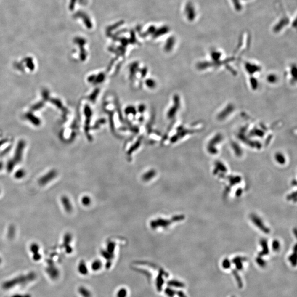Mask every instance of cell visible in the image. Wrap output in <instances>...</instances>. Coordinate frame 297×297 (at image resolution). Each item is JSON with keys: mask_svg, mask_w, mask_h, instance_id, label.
Returning a JSON list of instances; mask_svg holds the SVG:
<instances>
[{"mask_svg": "<svg viewBox=\"0 0 297 297\" xmlns=\"http://www.w3.org/2000/svg\"><path fill=\"white\" fill-rule=\"evenodd\" d=\"M8 233V237H9V238H12L15 235V228L13 226H11L9 227Z\"/></svg>", "mask_w": 297, "mask_h": 297, "instance_id": "12", "label": "cell"}, {"mask_svg": "<svg viewBox=\"0 0 297 297\" xmlns=\"http://www.w3.org/2000/svg\"><path fill=\"white\" fill-rule=\"evenodd\" d=\"M36 277V275L34 272H30L26 275H21L8 281L5 282L2 285V287L4 289H10L16 285L25 284L29 282L35 280Z\"/></svg>", "mask_w": 297, "mask_h": 297, "instance_id": "1", "label": "cell"}, {"mask_svg": "<svg viewBox=\"0 0 297 297\" xmlns=\"http://www.w3.org/2000/svg\"><path fill=\"white\" fill-rule=\"evenodd\" d=\"M48 266L47 267L46 272L49 275L52 279H56L59 276V271L56 267L54 266V262L52 260L47 261Z\"/></svg>", "mask_w": 297, "mask_h": 297, "instance_id": "3", "label": "cell"}, {"mask_svg": "<svg viewBox=\"0 0 297 297\" xmlns=\"http://www.w3.org/2000/svg\"><path fill=\"white\" fill-rule=\"evenodd\" d=\"M251 220L253 221V222L255 224V225L258 227L261 230H262V231L265 232V233H267L269 232V230L268 228H267L264 225V224L262 223L261 220H260L258 217L255 216V215H252L251 216Z\"/></svg>", "mask_w": 297, "mask_h": 297, "instance_id": "5", "label": "cell"}, {"mask_svg": "<svg viewBox=\"0 0 297 297\" xmlns=\"http://www.w3.org/2000/svg\"><path fill=\"white\" fill-rule=\"evenodd\" d=\"M57 172L55 170H51L47 174H44L39 180V184L40 185H45L52 181L56 177Z\"/></svg>", "mask_w": 297, "mask_h": 297, "instance_id": "2", "label": "cell"}, {"mask_svg": "<svg viewBox=\"0 0 297 297\" xmlns=\"http://www.w3.org/2000/svg\"><path fill=\"white\" fill-rule=\"evenodd\" d=\"M25 171L24 170L20 169V170H18L15 173V177L17 179H20L23 178L25 176Z\"/></svg>", "mask_w": 297, "mask_h": 297, "instance_id": "9", "label": "cell"}, {"mask_svg": "<svg viewBox=\"0 0 297 297\" xmlns=\"http://www.w3.org/2000/svg\"><path fill=\"white\" fill-rule=\"evenodd\" d=\"M127 296V290L126 289L122 288L118 291L117 294L118 297H126Z\"/></svg>", "mask_w": 297, "mask_h": 297, "instance_id": "11", "label": "cell"}, {"mask_svg": "<svg viewBox=\"0 0 297 297\" xmlns=\"http://www.w3.org/2000/svg\"><path fill=\"white\" fill-rule=\"evenodd\" d=\"M39 245L36 243H32L30 247V249L33 253V259L35 261H39L41 259V255L39 253Z\"/></svg>", "mask_w": 297, "mask_h": 297, "instance_id": "4", "label": "cell"}, {"mask_svg": "<svg viewBox=\"0 0 297 297\" xmlns=\"http://www.w3.org/2000/svg\"><path fill=\"white\" fill-rule=\"evenodd\" d=\"M0 193H1V190H0Z\"/></svg>", "mask_w": 297, "mask_h": 297, "instance_id": "18", "label": "cell"}, {"mask_svg": "<svg viewBox=\"0 0 297 297\" xmlns=\"http://www.w3.org/2000/svg\"><path fill=\"white\" fill-rule=\"evenodd\" d=\"M272 246H273V248H274V250H276L279 248V247H280V243H278V241H274V243H273V244H272Z\"/></svg>", "mask_w": 297, "mask_h": 297, "instance_id": "14", "label": "cell"}, {"mask_svg": "<svg viewBox=\"0 0 297 297\" xmlns=\"http://www.w3.org/2000/svg\"><path fill=\"white\" fill-rule=\"evenodd\" d=\"M12 297H31L30 294H15Z\"/></svg>", "mask_w": 297, "mask_h": 297, "instance_id": "16", "label": "cell"}, {"mask_svg": "<svg viewBox=\"0 0 297 297\" xmlns=\"http://www.w3.org/2000/svg\"><path fill=\"white\" fill-rule=\"evenodd\" d=\"M61 202H62L63 206L66 210V212H70L72 210V204L70 203V199L68 197L66 196H63L61 198Z\"/></svg>", "mask_w": 297, "mask_h": 297, "instance_id": "6", "label": "cell"}, {"mask_svg": "<svg viewBox=\"0 0 297 297\" xmlns=\"http://www.w3.org/2000/svg\"><path fill=\"white\" fill-rule=\"evenodd\" d=\"M79 292L84 297H90L89 291L88 290L85 289V288H81V287L79 289Z\"/></svg>", "mask_w": 297, "mask_h": 297, "instance_id": "10", "label": "cell"}, {"mask_svg": "<svg viewBox=\"0 0 297 297\" xmlns=\"http://www.w3.org/2000/svg\"><path fill=\"white\" fill-rule=\"evenodd\" d=\"M1 262H2V259H1V258H0V264H1Z\"/></svg>", "mask_w": 297, "mask_h": 297, "instance_id": "17", "label": "cell"}, {"mask_svg": "<svg viewBox=\"0 0 297 297\" xmlns=\"http://www.w3.org/2000/svg\"><path fill=\"white\" fill-rule=\"evenodd\" d=\"M78 268H79V271L80 272L81 274H87L86 267L85 266V264L83 261L79 264Z\"/></svg>", "mask_w": 297, "mask_h": 297, "instance_id": "8", "label": "cell"}, {"mask_svg": "<svg viewBox=\"0 0 297 297\" xmlns=\"http://www.w3.org/2000/svg\"><path fill=\"white\" fill-rule=\"evenodd\" d=\"M101 263L99 261H95L92 265V268L93 270L97 271V270L100 269L101 267Z\"/></svg>", "mask_w": 297, "mask_h": 297, "instance_id": "13", "label": "cell"}, {"mask_svg": "<svg viewBox=\"0 0 297 297\" xmlns=\"http://www.w3.org/2000/svg\"><path fill=\"white\" fill-rule=\"evenodd\" d=\"M82 202L84 205H88L89 203V199L88 197H84L82 199Z\"/></svg>", "mask_w": 297, "mask_h": 297, "instance_id": "15", "label": "cell"}, {"mask_svg": "<svg viewBox=\"0 0 297 297\" xmlns=\"http://www.w3.org/2000/svg\"><path fill=\"white\" fill-rule=\"evenodd\" d=\"M71 239H72V236L69 233L66 234V235H65L64 238H63V245H64V247H65V249H66L67 253H70L72 251V248H70V245H69V244L71 241Z\"/></svg>", "mask_w": 297, "mask_h": 297, "instance_id": "7", "label": "cell"}]
</instances>
